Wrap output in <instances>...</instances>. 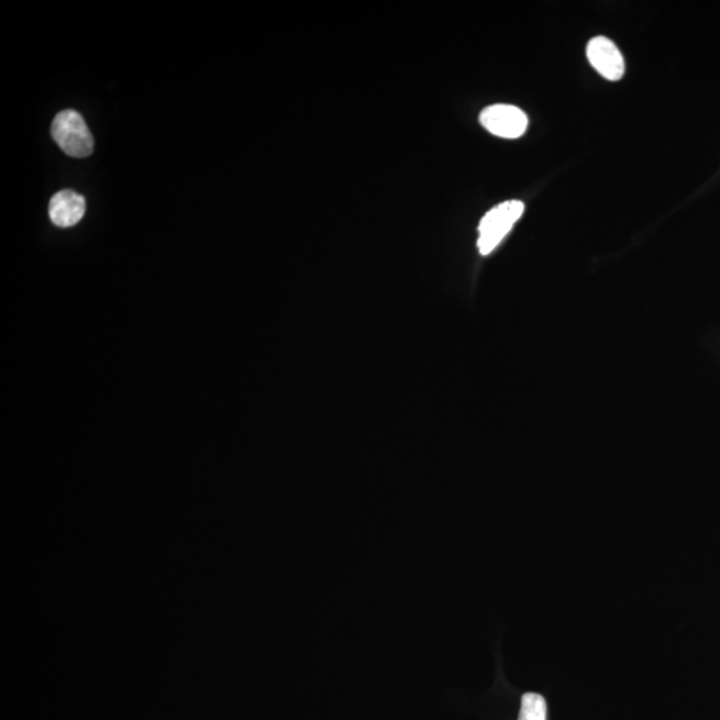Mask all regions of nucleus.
I'll return each mask as SVG.
<instances>
[{"mask_svg":"<svg viewBox=\"0 0 720 720\" xmlns=\"http://www.w3.org/2000/svg\"><path fill=\"white\" fill-rule=\"evenodd\" d=\"M49 219L62 229L73 228L86 214V200L71 190L56 192L48 206Z\"/></svg>","mask_w":720,"mask_h":720,"instance_id":"39448f33","label":"nucleus"},{"mask_svg":"<svg viewBox=\"0 0 720 720\" xmlns=\"http://www.w3.org/2000/svg\"><path fill=\"white\" fill-rule=\"evenodd\" d=\"M587 58L605 79L611 81L622 79L624 74L623 55L609 37H592L587 45Z\"/></svg>","mask_w":720,"mask_h":720,"instance_id":"20e7f679","label":"nucleus"},{"mask_svg":"<svg viewBox=\"0 0 720 720\" xmlns=\"http://www.w3.org/2000/svg\"><path fill=\"white\" fill-rule=\"evenodd\" d=\"M52 134L56 144L73 158H87L93 152L91 131L77 111L59 112L54 119Z\"/></svg>","mask_w":720,"mask_h":720,"instance_id":"f257e3e1","label":"nucleus"},{"mask_svg":"<svg viewBox=\"0 0 720 720\" xmlns=\"http://www.w3.org/2000/svg\"><path fill=\"white\" fill-rule=\"evenodd\" d=\"M523 212L524 203L521 200H507L488 211L479 224L478 247L480 254H491L510 233L512 225L519 221Z\"/></svg>","mask_w":720,"mask_h":720,"instance_id":"f03ea898","label":"nucleus"},{"mask_svg":"<svg viewBox=\"0 0 720 720\" xmlns=\"http://www.w3.org/2000/svg\"><path fill=\"white\" fill-rule=\"evenodd\" d=\"M546 718L547 705L542 695L535 693L524 694L518 720H546Z\"/></svg>","mask_w":720,"mask_h":720,"instance_id":"423d86ee","label":"nucleus"},{"mask_svg":"<svg viewBox=\"0 0 720 720\" xmlns=\"http://www.w3.org/2000/svg\"><path fill=\"white\" fill-rule=\"evenodd\" d=\"M480 123L488 133L505 137V140H517L521 137L529 126L528 115L521 109L511 104H494L481 111Z\"/></svg>","mask_w":720,"mask_h":720,"instance_id":"7ed1b4c3","label":"nucleus"}]
</instances>
